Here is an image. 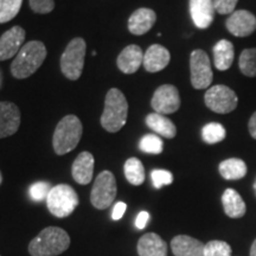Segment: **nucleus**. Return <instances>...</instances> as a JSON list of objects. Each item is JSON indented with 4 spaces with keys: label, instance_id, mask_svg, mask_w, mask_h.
I'll list each match as a JSON object with an SVG mask.
<instances>
[{
    "label": "nucleus",
    "instance_id": "nucleus-1",
    "mask_svg": "<svg viewBox=\"0 0 256 256\" xmlns=\"http://www.w3.org/2000/svg\"><path fill=\"white\" fill-rule=\"evenodd\" d=\"M70 246V238L66 230L58 226H48L38 234L28 244L31 256H57Z\"/></svg>",
    "mask_w": 256,
    "mask_h": 256
},
{
    "label": "nucleus",
    "instance_id": "nucleus-2",
    "mask_svg": "<svg viewBox=\"0 0 256 256\" xmlns=\"http://www.w3.org/2000/svg\"><path fill=\"white\" fill-rule=\"evenodd\" d=\"M46 57V48L40 40L24 44L11 64V72L16 78H26L36 72Z\"/></svg>",
    "mask_w": 256,
    "mask_h": 256
},
{
    "label": "nucleus",
    "instance_id": "nucleus-3",
    "mask_svg": "<svg viewBox=\"0 0 256 256\" xmlns=\"http://www.w3.org/2000/svg\"><path fill=\"white\" fill-rule=\"evenodd\" d=\"M128 116V102L124 92L112 88L108 90L104 100V113L101 116V126L107 132L116 133L126 124Z\"/></svg>",
    "mask_w": 256,
    "mask_h": 256
},
{
    "label": "nucleus",
    "instance_id": "nucleus-4",
    "mask_svg": "<svg viewBox=\"0 0 256 256\" xmlns=\"http://www.w3.org/2000/svg\"><path fill=\"white\" fill-rule=\"evenodd\" d=\"M82 133V122L78 116L75 115L64 116L57 124L52 136V146L56 154L63 156L75 150L81 140Z\"/></svg>",
    "mask_w": 256,
    "mask_h": 256
},
{
    "label": "nucleus",
    "instance_id": "nucleus-5",
    "mask_svg": "<svg viewBox=\"0 0 256 256\" xmlns=\"http://www.w3.org/2000/svg\"><path fill=\"white\" fill-rule=\"evenodd\" d=\"M78 196L68 184H60L51 188L46 198V206L58 218L68 217L78 206Z\"/></svg>",
    "mask_w": 256,
    "mask_h": 256
},
{
    "label": "nucleus",
    "instance_id": "nucleus-6",
    "mask_svg": "<svg viewBox=\"0 0 256 256\" xmlns=\"http://www.w3.org/2000/svg\"><path fill=\"white\" fill-rule=\"evenodd\" d=\"M87 44L83 38H74L60 56V70L66 78L76 81L81 76L84 66Z\"/></svg>",
    "mask_w": 256,
    "mask_h": 256
},
{
    "label": "nucleus",
    "instance_id": "nucleus-7",
    "mask_svg": "<svg viewBox=\"0 0 256 256\" xmlns=\"http://www.w3.org/2000/svg\"><path fill=\"white\" fill-rule=\"evenodd\" d=\"M204 102L210 110L217 114H229L238 108V98L228 86L216 84L210 87L204 95Z\"/></svg>",
    "mask_w": 256,
    "mask_h": 256
},
{
    "label": "nucleus",
    "instance_id": "nucleus-8",
    "mask_svg": "<svg viewBox=\"0 0 256 256\" xmlns=\"http://www.w3.org/2000/svg\"><path fill=\"white\" fill-rule=\"evenodd\" d=\"M116 180L110 171H102L92 185L90 202L94 208L104 210L110 206L116 197Z\"/></svg>",
    "mask_w": 256,
    "mask_h": 256
},
{
    "label": "nucleus",
    "instance_id": "nucleus-9",
    "mask_svg": "<svg viewBox=\"0 0 256 256\" xmlns=\"http://www.w3.org/2000/svg\"><path fill=\"white\" fill-rule=\"evenodd\" d=\"M191 84L194 89H206L212 82L214 74L209 56L204 50L197 49L190 56Z\"/></svg>",
    "mask_w": 256,
    "mask_h": 256
},
{
    "label": "nucleus",
    "instance_id": "nucleus-10",
    "mask_svg": "<svg viewBox=\"0 0 256 256\" xmlns=\"http://www.w3.org/2000/svg\"><path fill=\"white\" fill-rule=\"evenodd\" d=\"M151 106L156 113L174 114L180 108V96L178 89L172 84H162L153 94Z\"/></svg>",
    "mask_w": 256,
    "mask_h": 256
},
{
    "label": "nucleus",
    "instance_id": "nucleus-11",
    "mask_svg": "<svg viewBox=\"0 0 256 256\" xmlns=\"http://www.w3.org/2000/svg\"><path fill=\"white\" fill-rule=\"evenodd\" d=\"M226 28L232 36L248 37L256 31V17L247 10H236L226 19Z\"/></svg>",
    "mask_w": 256,
    "mask_h": 256
},
{
    "label": "nucleus",
    "instance_id": "nucleus-12",
    "mask_svg": "<svg viewBox=\"0 0 256 256\" xmlns=\"http://www.w3.org/2000/svg\"><path fill=\"white\" fill-rule=\"evenodd\" d=\"M25 30L22 26L11 28L0 37V60H6L17 56L19 50L24 46Z\"/></svg>",
    "mask_w": 256,
    "mask_h": 256
},
{
    "label": "nucleus",
    "instance_id": "nucleus-13",
    "mask_svg": "<svg viewBox=\"0 0 256 256\" xmlns=\"http://www.w3.org/2000/svg\"><path fill=\"white\" fill-rule=\"evenodd\" d=\"M20 126V110L14 102H0V139L14 136Z\"/></svg>",
    "mask_w": 256,
    "mask_h": 256
},
{
    "label": "nucleus",
    "instance_id": "nucleus-14",
    "mask_svg": "<svg viewBox=\"0 0 256 256\" xmlns=\"http://www.w3.org/2000/svg\"><path fill=\"white\" fill-rule=\"evenodd\" d=\"M192 22L200 30L210 28L215 18V5L214 0H190L188 2Z\"/></svg>",
    "mask_w": 256,
    "mask_h": 256
},
{
    "label": "nucleus",
    "instance_id": "nucleus-15",
    "mask_svg": "<svg viewBox=\"0 0 256 256\" xmlns=\"http://www.w3.org/2000/svg\"><path fill=\"white\" fill-rule=\"evenodd\" d=\"M171 60V54L165 46L160 44H153L144 54V68L148 72H162L168 66Z\"/></svg>",
    "mask_w": 256,
    "mask_h": 256
},
{
    "label": "nucleus",
    "instance_id": "nucleus-16",
    "mask_svg": "<svg viewBox=\"0 0 256 256\" xmlns=\"http://www.w3.org/2000/svg\"><path fill=\"white\" fill-rule=\"evenodd\" d=\"M156 14L151 8H142L134 11L128 19V30L136 36H142L156 24Z\"/></svg>",
    "mask_w": 256,
    "mask_h": 256
},
{
    "label": "nucleus",
    "instance_id": "nucleus-17",
    "mask_svg": "<svg viewBox=\"0 0 256 256\" xmlns=\"http://www.w3.org/2000/svg\"><path fill=\"white\" fill-rule=\"evenodd\" d=\"M206 244L188 235H178L171 241V249L174 256H204Z\"/></svg>",
    "mask_w": 256,
    "mask_h": 256
},
{
    "label": "nucleus",
    "instance_id": "nucleus-18",
    "mask_svg": "<svg viewBox=\"0 0 256 256\" xmlns=\"http://www.w3.org/2000/svg\"><path fill=\"white\" fill-rule=\"evenodd\" d=\"M144 62V52L138 46H128L118 56L116 64L124 74H134L139 70Z\"/></svg>",
    "mask_w": 256,
    "mask_h": 256
},
{
    "label": "nucleus",
    "instance_id": "nucleus-19",
    "mask_svg": "<svg viewBox=\"0 0 256 256\" xmlns=\"http://www.w3.org/2000/svg\"><path fill=\"white\" fill-rule=\"evenodd\" d=\"M94 172V156L90 152H82L78 156L72 168V178L76 183L87 185L92 182Z\"/></svg>",
    "mask_w": 256,
    "mask_h": 256
},
{
    "label": "nucleus",
    "instance_id": "nucleus-20",
    "mask_svg": "<svg viewBox=\"0 0 256 256\" xmlns=\"http://www.w3.org/2000/svg\"><path fill=\"white\" fill-rule=\"evenodd\" d=\"M139 256H168V244L154 232L142 236L138 242Z\"/></svg>",
    "mask_w": 256,
    "mask_h": 256
},
{
    "label": "nucleus",
    "instance_id": "nucleus-21",
    "mask_svg": "<svg viewBox=\"0 0 256 256\" xmlns=\"http://www.w3.org/2000/svg\"><path fill=\"white\" fill-rule=\"evenodd\" d=\"M223 210L230 218H241L247 212L244 200L241 194L234 188H226L222 194Z\"/></svg>",
    "mask_w": 256,
    "mask_h": 256
},
{
    "label": "nucleus",
    "instance_id": "nucleus-22",
    "mask_svg": "<svg viewBox=\"0 0 256 256\" xmlns=\"http://www.w3.org/2000/svg\"><path fill=\"white\" fill-rule=\"evenodd\" d=\"M214 64L220 72H226L232 66L235 58L234 44L228 40H220L214 46Z\"/></svg>",
    "mask_w": 256,
    "mask_h": 256
},
{
    "label": "nucleus",
    "instance_id": "nucleus-23",
    "mask_svg": "<svg viewBox=\"0 0 256 256\" xmlns=\"http://www.w3.org/2000/svg\"><path fill=\"white\" fill-rule=\"evenodd\" d=\"M146 124L152 130L160 136H164L166 139H174L177 134L176 124L172 122L165 115L158 113H151L146 116Z\"/></svg>",
    "mask_w": 256,
    "mask_h": 256
},
{
    "label": "nucleus",
    "instance_id": "nucleus-24",
    "mask_svg": "<svg viewBox=\"0 0 256 256\" xmlns=\"http://www.w3.org/2000/svg\"><path fill=\"white\" fill-rule=\"evenodd\" d=\"M218 171L220 174L226 180H240V179L246 177L248 168L242 159L229 158L220 162Z\"/></svg>",
    "mask_w": 256,
    "mask_h": 256
},
{
    "label": "nucleus",
    "instance_id": "nucleus-25",
    "mask_svg": "<svg viewBox=\"0 0 256 256\" xmlns=\"http://www.w3.org/2000/svg\"><path fill=\"white\" fill-rule=\"evenodd\" d=\"M124 177L132 185H142L145 182V168L142 162L138 158H130L126 160L124 166Z\"/></svg>",
    "mask_w": 256,
    "mask_h": 256
},
{
    "label": "nucleus",
    "instance_id": "nucleus-26",
    "mask_svg": "<svg viewBox=\"0 0 256 256\" xmlns=\"http://www.w3.org/2000/svg\"><path fill=\"white\" fill-rule=\"evenodd\" d=\"M238 68L247 78H256V48L242 51L238 58Z\"/></svg>",
    "mask_w": 256,
    "mask_h": 256
},
{
    "label": "nucleus",
    "instance_id": "nucleus-27",
    "mask_svg": "<svg viewBox=\"0 0 256 256\" xmlns=\"http://www.w3.org/2000/svg\"><path fill=\"white\" fill-rule=\"evenodd\" d=\"M226 136V128L223 124L218 122H209L202 130V138H203L204 142L214 145V144H218L223 142Z\"/></svg>",
    "mask_w": 256,
    "mask_h": 256
},
{
    "label": "nucleus",
    "instance_id": "nucleus-28",
    "mask_svg": "<svg viewBox=\"0 0 256 256\" xmlns=\"http://www.w3.org/2000/svg\"><path fill=\"white\" fill-rule=\"evenodd\" d=\"M23 0H0V24L12 20L20 11Z\"/></svg>",
    "mask_w": 256,
    "mask_h": 256
},
{
    "label": "nucleus",
    "instance_id": "nucleus-29",
    "mask_svg": "<svg viewBox=\"0 0 256 256\" xmlns=\"http://www.w3.org/2000/svg\"><path fill=\"white\" fill-rule=\"evenodd\" d=\"M139 148L150 154H160L164 150V142L156 134H146L140 140Z\"/></svg>",
    "mask_w": 256,
    "mask_h": 256
},
{
    "label": "nucleus",
    "instance_id": "nucleus-30",
    "mask_svg": "<svg viewBox=\"0 0 256 256\" xmlns=\"http://www.w3.org/2000/svg\"><path fill=\"white\" fill-rule=\"evenodd\" d=\"M232 247L224 241H210L204 248V256H232Z\"/></svg>",
    "mask_w": 256,
    "mask_h": 256
},
{
    "label": "nucleus",
    "instance_id": "nucleus-31",
    "mask_svg": "<svg viewBox=\"0 0 256 256\" xmlns=\"http://www.w3.org/2000/svg\"><path fill=\"white\" fill-rule=\"evenodd\" d=\"M51 188H52L51 185L46 182H37V183L31 185L28 194H30V197L34 202H43L46 200Z\"/></svg>",
    "mask_w": 256,
    "mask_h": 256
},
{
    "label": "nucleus",
    "instance_id": "nucleus-32",
    "mask_svg": "<svg viewBox=\"0 0 256 256\" xmlns=\"http://www.w3.org/2000/svg\"><path fill=\"white\" fill-rule=\"evenodd\" d=\"M151 179L153 186L156 188H162L164 185H170L174 182V176L166 170H153L151 172Z\"/></svg>",
    "mask_w": 256,
    "mask_h": 256
},
{
    "label": "nucleus",
    "instance_id": "nucleus-33",
    "mask_svg": "<svg viewBox=\"0 0 256 256\" xmlns=\"http://www.w3.org/2000/svg\"><path fill=\"white\" fill-rule=\"evenodd\" d=\"M28 2H30L31 10L36 14H50L55 8V2L54 0H28Z\"/></svg>",
    "mask_w": 256,
    "mask_h": 256
},
{
    "label": "nucleus",
    "instance_id": "nucleus-34",
    "mask_svg": "<svg viewBox=\"0 0 256 256\" xmlns=\"http://www.w3.org/2000/svg\"><path fill=\"white\" fill-rule=\"evenodd\" d=\"M238 2V0H214L215 10L220 14H232Z\"/></svg>",
    "mask_w": 256,
    "mask_h": 256
},
{
    "label": "nucleus",
    "instance_id": "nucleus-35",
    "mask_svg": "<svg viewBox=\"0 0 256 256\" xmlns=\"http://www.w3.org/2000/svg\"><path fill=\"white\" fill-rule=\"evenodd\" d=\"M126 209H127L126 203H124V202H118V203L114 206L113 212H112V218L114 220H121L122 218V216L124 215V212H126Z\"/></svg>",
    "mask_w": 256,
    "mask_h": 256
},
{
    "label": "nucleus",
    "instance_id": "nucleus-36",
    "mask_svg": "<svg viewBox=\"0 0 256 256\" xmlns=\"http://www.w3.org/2000/svg\"><path fill=\"white\" fill-rule=\"evenodd\" d=\"M148 220H150V214L147 212V211H142V212H139V215L136 216V226L139 230H142L146 226V224Z\"/></svg>",
    "mask_w": 256,
    "mask_h": 256
},
{
    "label": "nucleus",
    "instance_id": "nucleus-37",
    "mask_svg": "<svg viewBox=\"0 0 256 256\" xmlns=\"http://www.w3.org/2000/svg\"><path fill=\"white\" fill-rule=\"evenodd\" d=\"M248 130H249V134H250L252 139L256 140V110L252 114L250 119H249Z\"/></svg>",
    "mask_w": 256,
    "mask_h": 256
},
{
    "label": "nucleus",
    "instance_id": "nucleus-38",
    "mask_svg": "<svg viewBox=\"0 0 256 256\" xmlns=\"http://www.w3.org/2000/svg\"><path fill=\"white\" fill-rule=\"evenodd\" d=\"M250 256H256V238H255V241L252 242V244Z\"/></svg>",
    "mask_w": 256,
    "mask_h": 256
},
{
    "label": "nucleus",
    "instance_id": "nucleus-39",
    "mask_svg": "<svg viewBox=\"0 0 256 256\" xmlns=\"http://www.w3.org/2000/svg\"><path fill=\"white\" fill-rule=\"evenodd\" d=\"M252 188H254V192H255V196H256V179L254 182V185H252Z\"/></svg>",
    "mask_w": 256,
    "mask_h": 256
},
{
    "label": "nucleus",
    "instance_id": "nucleus-40",
    "mask_svg": "<svg viewBox=\"0 0 256 256\" xmlns=\"http://www.w3.org/2000/svg\"><path fill=\"white\" fill-rule=\"evenodd\" d=\"M2 172H0V184H2Z\"/></svg>",
    "mask_w": 256,
    "mask_h": 256
}]
</instances>
